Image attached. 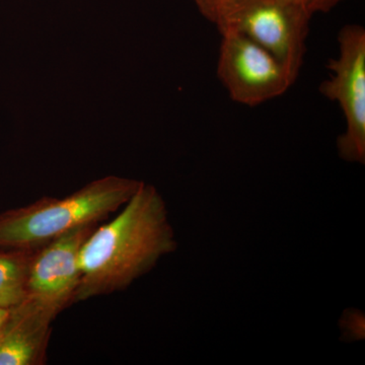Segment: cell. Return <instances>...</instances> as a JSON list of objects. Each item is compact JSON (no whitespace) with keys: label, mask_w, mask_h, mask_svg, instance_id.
<instances>
[{"label":"cell","mask_w":365,"mask_h":365,"mask_svg":"<svg viewBox=\"0 0 365 365\" xmlns=\"http://www.w3.org/2000/svg\"><path fill=\"white\" fill-rule=\"evenodd\" d=\"M176 249L163 197L141 182L117 215L98 225L83 242L74 304L127 289Z\"/></svg>","instance_id":"6da1fadb"},{"label":"cell","mask_w":365,"mask_h":365,"mask_svg":"<svg viewBox=\"0 0 365 365\" xmlns=\"http://www.w3.org/2000/svg\"><path fill=\"white\" fill-rule=\"evenodd\" d=\"M141 182L110 175L63 198L43 197L0 215V249L36 251L76 228L98 225L134 195Z\"/></svg>","instance_id":"7a4b0ae2"},{"label":"cell","mask_w":365,"mask_h":365,"mask_svg":"<svg viewBox=\"0 0 365 365\" xmlns=\"http://www.w3.org/2000/svg\"><path fill=\"white\" fill-rule=\"evenodd\" d=\"M312 14L297 0H241L216 25L247 36L279 60L297 81Z\"/></svg>","instance_id":"3957f363"},{"label":"cell","mask_w":365,"mask_h":365,"mask_svg":"<svg viewBox=\"0 0 365 365\" xmlns=\"http://www.w3.org/2000/svg\"><path fill=\"white\" fill-rule=\"evenodd\" d=\"M339 54L330 59V78L319 86V93L337 103L346 129L337 139L339 155L347 162L365 163V30L347 25L338 35Z\"/></svg>","instance_id":"277c9868"},{"label":"cell","mask_w":365,"mask_h":365,"mask_svg":"<svg viewBox=\"0 0 365 365\" xmlns=\"http://www.w3.org/2000/svg\"><path fill=\"white\" fill-rule=\"evenodd\" d=\"M217 62V76L230 98L255 107L280 97L295 81L285 66L247 36L225 31Z\"/></svg>","instance_id":"5b68a950"},{"label":"cell","mask_w":365,"mask_h":365,"mask_svg":"<svg viewBox=\"0 0 365 365\" xmlns=\"http://www.w3.org/2000/svg\"><path fill=\"white\" fill-rule=\"evenodd\" d=\"M98 225L76 228L34 251L25 299L53 319L74 304L81 281L79 253Z\"/></svg>","instance_id":"8992f818"},{"label":"cell","mask_w":365,"mask_h":365,"mask_svg":"<svg viewBox=\"0 0 365 365\" xmlns=\"http://www.w3.org/2000/svg\"><path fill=\"white\" fill-rule=\"evenodd\" d=\"M54 321L26 299L9 309L0 329V365L44 364Z\"/></svg>","instance_id":"52a82bcc"},{"label":"cell","mask_w":365,"mask_h":365,"mask_svg":"<svg viewBox=\"0 0 365 365\" xmlns=\"http://www.w3.org/2000/svg\"><path fill=\"white\" fill-rule=\"evenodd\" d=\"M0 251V307L13 309L25 299L34 251Z\"/></svg>","instance_id":"ba28073f"},{"label":"cell","mask_w":365,"mask_h":365,"mask_svg":"<svg viewBox=\"0 0 365 365\" xmlns=\"http://www.w3.org/2000/svg\"><path fill=\"white\" fill-rule=\"evenodd\" d=\"M206 20L217 25L232 7L241 0H192Z\"/></svg>","instance_id":"9c48e42d"},{"label":"cell","mask_w":365,"mask_h":365,"mask_svg":"<svg viewBox=\"0 0 365 365\" xmlns=\"http://www.w3.org/2000/svg\"><path fill=\"white\" fill-rule=\"evenodd\" d=\"M342 0H311L309 9L312 14L317 13H328Z\"/></svg>","instance_id":"30bf717a"},{"label":"cell","mask_w":365,"mask_h":365,"mask_svg":"<svg viewBox=\"0 0 365 365\" xmlns=\"http://www.w3.org/2000/svg\"><path fill=\"white\" fill-rule=\"evenodd\" d=\"M9 309H4V307H0V329H1L2 325H4V322L9 316Z\"/></svg>","instance_id":"8fae6325"},{"label":"cell","mask_w":365,"mask_h":365,"mask_svg":"<svg viewBox=\"0 0 365 365\" xmlns=\"http://www.w3.org/2000/svg\"><path fill=\"white\" fill-rule=\"evenodd\" d=\"M297 1L300 2V4H306V6L309 7V1H311V0H297Z\"/></svg>","instance_id":"7c38bea8"}]
</instances>
